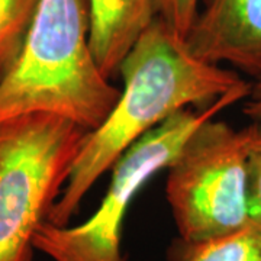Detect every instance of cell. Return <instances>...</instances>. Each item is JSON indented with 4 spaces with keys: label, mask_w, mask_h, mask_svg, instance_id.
I'll return each instance as SVG.
<instances>
[{
    "label": "cell",
    "mask_w": 261,
    "mask_h": 261,
    "mask_svg": "<svg viewBox=\"0 0 261 261\" xmlns=\"http://www.w3.org/2000/svg\"><path fill=\"white\" fill-rule=\"evenodd\" d=\"M121 96L106 119L89 130L47 222L68 225L84 196L149 130L186 108H206L251 86L222 65L192 54L185 38L157 18L123 58Z\"/></svg>",
    "instance_id": "obj_1"
},
{
    "label": "cell",
    "mask_w": 261,
    "mask_h": 261,
    "mask_svg": "<svg viewBox=\"0 0 261 261\" xmlns=\"http://www.w3.org/2000/svg\"><path fill=\"white\" fill-rule=\"evenodd\" d=\"M121 90L94 61L87 0H41L25 47L0 83V122L51 113L92 130Z\"/></svg>",
    "instance_id": "obj_2"
},
{
    "label": "cell",
    "mask_w": 261,
    "mask_h": 261,
    "mask_svg": "<svg viewBox=\"0 0 261 261\" xmlns=\"http://www.w3.org/2000/svg\"><path fill=\"white\" fill-rule=\"evenodd\" d=\"M87 132L51 113L0 122V261H32Z\"/></svg>",
    "instance_id": "obj_3"
},
{
    "label": "cell",
    "mask_w": 261,
    "mask_h": 261,
    "mask_svg": "<svg viewBox=\"0 0 261 261\" xmlns=\"http://www.w3.org/2000/svg\"><path fill=\"white\" fill-rule=\"evenodd\" d=\"M252 84L219 97L206 108L181 109L135 142L112 170L108 192L90 218L74 226L44 222L34 247L53 261H126L122 229L130 202L160 170H167L187 137L221 111L251 94Z\"/></svg>",
    "instance_id": "obj_4"
},
{
    "label": "cell",
    "mask_w": 261,
    "mask_h": 261,
    "mask_svg": "<svg viewBox=\"0 0 261 261\" xmlns=\"http://www.w3.org/2000/svg\"><path fill=\"white\" fill-rule=\"evenodd\" d=\"M166 197L185 243H205L250 225L247 130L211 118L167 167Z\"/></svg>",
    "instance_id": "obj_5"
},
{
    "label": "cell",
    "mask_w": 261,
    "mask_h": 261,
    "mask_svg": "<svg viewBox=\"0 0 261 261\" xmlns=\"http://www.w3.org/2000/svg\"><path fill=\"white\" fill-rule=\"evenodd\" d=\"M185 41L202 61L261 82V0H205Z\"/></svg>",
    "instance_id": "obj_6"
},
{
    "label": "cell",
    "mask_w": 261,
    "mask_h": 261,
    "mask_svg": "<svg viewBox=\"0 0 261 261\" xmlns=\"http://www.w3.org/2000/svg\"><path fill=\"white\" fill-rule=\"evenodd\" d=\"M89 41L94 61L111 79L157 19V0H87Z\"/></svg>",
    "instance_id": "obj_7"
},
{
    "label": "cell",
    "mask_w": 261,
    "mask_h": 261,
    "mask_svg": "<svg viewBox=\"0 0 261 261\" xmlns=\"http://www.w3.org/2000/svg\"><path fill=\"white\" fill-rule=\"evenodd\" d=\"M170 261H261V231L248 225L238 232L205 243L178 240Z\"/></svg>",
    "instance_id": "obj_8"
},
{
    "label": "cell",
    "mask_w": 261,
    "mask_h": 261,
    "mask_svg": "<svg viewBox=\"0 0 261 261\" xmlns=\"http://www.w3.org/2000/svg\"><path fill=\"white\" fill-rule=\"evenodd\" d=\"M41 0H0V83L16 64Z\"/></svg>",
    "instance_id": "obj_9"
},
{
    "label": "cell",
    "mask_w": 261,
    "mask_h": 261,
    "mask_svg": "<svg viewBox=\"0 0 261 261\" xmlns=\"http://www.w3.org/2000/svg\"><path fill=\"white\" fill-rule=\"evenodd\" d=\"M247 130L250 225L261 231V122H251Z\"/></svg>",
    "instance_id": "obj_10"
},
{
    "label": "cell",
    "mask_w": 261,
    "mask_h": 261,
    "mask_svg": "<svg viewBox=\"0 0 261 261\" xmlns=\"http://www.w3.org/2000/svg\"><path fill=\"white\" fill-rule=\"evenodd\" d=\"M199 10V0H157V18L186 39Z\"/></svg>",
    "instance_id": "obj_11"
},
{
    "label": "cell",
    "mask_w": 261,
    "mask_h": 261,
    "mask_svg": "<svg viewBox=\"0 0 261 261\" xmlns=\"http://www.w3.org/2000/svg\"><path fill=\"white\" fill-rule=\"evenodd\" d=\"M243 113L251 122H261V97H251L243 108Z\"/></svg>",
    "instance_id": "obj_12"
},
{
    "label": "cell",
    "mask_w": 261,
    "mask_h": 261,
    "mask_svg": "<svg viewBox=\"0 0 261 261\" xmlns=\"http://www.w3.org/2000/svg\"><path fill=\"white\" fill-rule=\"evenodd\" d=\"M251 97H261V82L252 84Z\"/></svg>",
    "instance_id": "obj_13"
}]
</instances>
